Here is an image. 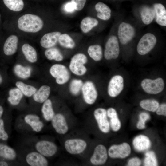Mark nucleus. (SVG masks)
<instances>
[{
    "instance_id": "f257e3e1",
    "label": "nucleus",
    "mask_w": 166,
    "mask_h": 166,
    "mask_svg": "<svg viewBox=\"0 0 166 166\" xmlns=\"http://www.w3.org/2000/svg\"><path fill=\"white\" fill-rule=\"evenodd\" d=\"M43 22L41 18L36 15L31 14L24 15L18 20V27L25 32L35 33L43 27Z\"/></svg>"
},
{
    "instance_id": "f03ea898",
    "label": "nucleus",
    "mask_w": 166,
    "mask_h": 166,
    "mask_svg": "<svg viewBox=\"0 0 166 166\" xmlns=\"http://www.w3.org/2000/svg\"><path fill=\"white\" fill-rule=\"evenodd\" d=\"M86 56L82 53H77L71 58L69 65V69L74 74L82 76L86 74L87 69L85 66L88 62Z\"/></svg>"
},
{
    "instance_id": "7ed1b4c3",
    "label": "nucleus",
    "mask_w": 166,
    "mask_h": 166,
    "mask_svg": "<svg viewBox=\"0 0 166 166\" xmlns=\"http://www.w3.org/2000/svg\"><path fill=\"white\" fill-rule=\"evenodd\" d=\"M88 145L87 141L80 138H69L64 142L65 150L72 155H78L82 153L87 149Z\"/></svg>"
},
{
    "instance_id": "20e7f679",
    "label": "nucleus",
    "mask_w": 166,
    "mask_h": 166,
    "mask_svg": "<svg viewBox=\"0 0 166 166\" xmlns=\"http://www.w3.org/2000/svg\"><path fill=\"white\" fill-rule=\"evenodd\" d=\"M157 42L156 36L151 33L144 34L140 38L137 46V51L141 55H146L151 51Z\"/></svg>"
},
{
    "instance_id": "39448f33",
    "label": "nucleus",
    "mask_w": 166,
    "mask_h": 166,
    "mask_svg": "<svg viewBox=\"0 0 166 166\" xmlns=\"http://www.w3.org/2000/svg\"><path fill=\"white\" fill-rule=\"evenodd\" d=\"M49 73L51 76L55 78L57 83L60 85L66 83L70 78V74L68 69L62 64L53 65L50 69Z\"/></svg>"
},
{
    "instance_id": "423d86ee",
    "label": "nucleus",
    "mask_w": 166,
    "mask_h": 166,
    "mask_svg": "<svg viewBox=\"0 0 166 166\" xmlns=\"http://www.w3.org/2000/svg\"><path fill=\"white\" fill-rule=\"evenodd\" d=\"M136 34L134 27L129 23L121 22L118 26L117 35L119 40L123 45H126L134 38Z\"/></svg>"
},
{
    "instance_id": "0eeeda50",
    "label": "nucleus",
    "mask_w": 166,
    "mask_h": 166,
    "mask_svg": "<svg viewBox=\"0 0 166 166\" xmlns=\"http://www.w3.org/2000/svg\"><path fill=\"white\" fill-rule=\"evenodd\" d=\"M141 85L144 90L150 94H158L161 92L164 87V81L161 77L154 80L145 78L142 80Z\"/></svg>"
},
{
    "instance_id": "6e6552de",
    "label": "nucleus",
    "mask_w": 166,
    "mask_h": 166,
    "mask_svg": "<svg viewBox=\"0 0 166 166\" xmlns=\"http://www.w3.org/2000/svg\"><path fill=\"white\" fill-rule=\"evenodd\" d=\"M120 49L118 38L115 35L110 36L105 45L104 56L105 59H115L118 57Z\"/></svg>"
},
{
    "instance_id": "1a4fd4ad",
    "label": "nucleus",
    "mask_w": 166,
    "mask_h": 166,
    "mask_svg": "<svg viewBox=\"0 0 166 166\" xmlns=\"http://www.w3.org/2000/svg\"><path fill=\"white\" fill-rule=\"evenodd\" d=\"M81 92L83 99L86 104L92 105L95 102L98 94L95 85L92 81H87L84 83Z\"/></svg>"
},
{
    "instance_id": "9d476101",
    "label": "nucleus",
    "mask_w": 166,
    "mask_h": 166,
    "mask_svg": "<svg viewBox=\"0 0 166 166\" xmlns=\"http://www.w3.org/2000/svg\"><path fill=\"white\" fill-rule=\"evenodd\" d=\"M93 115L100 131L104 133H108L110 128L107 110L102 108H97L94 110Z\"/></svg>"
},
{
    "instance_id": "9b49d317",
    "label": "nucleus",
    "mask_w": 166,
    "mask_h": 166,
    "mask_svg": "<svg viewBox=\"0 0 166 166\" xmlns=\"http://www.w3.org/2000/svg\"><path fill=\"white\" fill-rule=\"evenodd\" d=\"M35 148L37 151L46 158L53 156L58 150L57 147L55 143L46 140L37 141L35 144Z\"/></svg>"
},
{
    "instance_id": "f8f14e48",
    "label": "nucleus",
    "mask_w": 166,
    "mask_h": 166,
    "mask_svg": "<svg viewBox=\"0 0 166 166\" xmlns=\"http://www.w3.org/2000/svg\"><path fill=\"white\" fill-rule=\"evenodd\" d=\"M131 152V148L129 145L124 142L122 144L111 146L109 148L108 154L112 158L124 159L128 156Z\"/></svg>"
},
{
    "instance_id": "ddd939ff",
    "label": "nucleus",
    "mask_w": 166,
    "mask_h": 166,
    "mask_svg": "<svg viewBox=\"0 0 166 166\" xmlns=\"http://www.w3.org/2000/svg\"><path fill=\"white\" fill-rule=\"evenodd\" d=\"M52 125L59 134H66L69 130V127L66 117L63 114L58 113L55 114L51 121Z\"/></svg>"
},
{
    "instance_id": "4468645a",
    "label": "nucleus",
    "mask_w": 166,
    "mask_h": 166,
    "mask_svg": "<svg viewBox=\"0 0 166 166\" xmlns=\"http://www.w3.org/2000/svg\"><path fill=\"white\" fill-rule=\"evenodd\" d=\"M108 157V152L105 147L103 144L97 145L94 148L90 156L89 161L94 165H102L106 162Z\"/></svg>"
},
{
    "instance_id": "2eb2a0df",
    "label": "nucleus",
    "mask_w": 166,
    "mask_h": 166,
    "mask_svg": "<svg viewBox=\"0 0 166 166\" xmlns=\"http://www.w3.org/2000/svg\"><path fill=\"white\" fill-rule=\"evenodd\" d=\"M124 88V80L120 75H115L110 79L108 87V93L109 96L114 97L118 95Z\"/></svg>"
},
{
    "instance_id": "dca6fc26",
    "label": "nucleus",
    "mask_w": 166,
    "mask_h": 166,
    "mask_svg": "<svg viewBox=\"0 0 166 166\" xmlns=\"http://www.w3.org/2000/svg\"><path fill=\"white\" fill-rule=\"evenodd\" d=\"M26 163L31 166H47L49 162L46 157L37 151L28 153L25 158Z\"/></svg>"
},
{
    "instance_id": "f3484780",
    "label": "nucleus",
    "mask_w": 166,
    "mask_h": 166,
    "mask_svg": "<svg viewBox=\"0 0 166 166\" xmlns=\"http://www.w3.org/2000/svg\"><path fill=\"white\" fill-rule=\"evenodd\" d=\"M24 120L26 123L35 132H39L44 128V125L43 122L37 115L31 114H27L25 116Z\"/></svg>"
},
{
    "instance_id": "a211bd4d",
    "label": "nucleus",
    "mask_w": 166,
    "mask_h": 166,
    "mask_svg": "<svg viewBox=\"0 0 166 166\" xmlns=\"http://www.w3.org/2000/svg\"><path fill=\"white\" fill-rule=\"evenodd\" d=\"M61 33L55 31L47 33L44 35L40 41L42 47L45 48L53 47L57 43Z\"/></svg>"
},
{
    "instance_id": "6ab92c4d",
    "label": "nucleus",
    "mask_w": 166,
    "mask_h": 166,
    "mask_svg": "<svg viewBox=\"0 0 166 166\" xmlns=\"http://www.w3.org/2000/svg\"><path fill=\"white\" fill-rule=\"evenodd\" d=\"M132 144L135 149L139 152L144 151L148 149L151 145L149 138L143 135L136 136L133 140Z\"/></svg>"
},
{
    "instance_id": "aec40b11",
    "label": "nucleus",
    "mask_w": 166,
    "mask_h": 166,
    "mask_svg": "<svg viewBox=\"0 0 166 166\" xmlns=\"http://www.w3.org/2000/svg\"><path fill=\"white\" fill-rule=\"evenodd\" d=\"M18 38L15 35L10 36L5 41L3 50L4 54L7 56L14 54L16 52L18 45Z\"/></svg>"
},
{
    "instance_id": "412c9836",
    "label": "nucleus",
    "mask_w": 166,
    "mask_h": 166,
    "mask_svg": "<svg viewBox=\"0 0 166 166\" xmlns=\"http://www.w3.org/2000/svg\"><path fill=\"white\" fill-rule=\"evenodd\" d=\"M153 8L155 13L156 22L160 26H166V10L161 3H156L153 5Z\"/></svg>"
},
{
    "instance_id": "4be33fe9",
    "label": "nucleus",
    "mask_w": 166,
    "mask_h": 166,
    "mask_svg": "<svg viewBox=\"0 0 166 166\" xmlns=\"http://www.w3.org/2000/svg\"><path fill=\"white\" fill-rule=\"evenodd\" d=\"M107 113L109 119L110 128L113 131H118L121 128V124L116 111L113 108L110 107L107 110Z\"/></svg>"
},
{
    "instance_id": "5701e85b",
    "label": "nucleus",
    "mask_w": 166,
    "mask_h": 166,
    "mask_svg": "<svg viewBox=\"0 0 166 166\" xmlns=\"http://www.w3.org/2000/svg\"><path fill=\"white\" fill-rule=\"evenodd\" d=\"M50 93V87L47 85H43L33 94V98L37 102L43 103L48 99Z\"/></svg>"
},
{
    "instance_id": "b1692460",
    "label": "nucleus",
    "mask_w": 166,
    "mask_h": 166,
    "mask_svg": "<svg viewBox=\"0 0 166 166\" xmlns=\"http://www.w3.org/2000/svg\"><path fill=\"white\" fill-rule=\"evenodd\" d=\"M95 9L97 12V17L104 20H109L111 17V10L109 7L103 2H99L95 5Z\"/></svg>"
},
{
    "instance_id": "393cba45",
    "label": "nucleus",
    "mask_w": 166,
    "mask_h": 166,
    "mask_svg": "<svg viewBox=\"0 0 166 166\" xmlns=\"http://www.w3.org/2000/svg\"><path fill=\"white\" fill-rule=\"evenodd\" d=\"M140 16L142 22L146 25L151 24L155 18V13L153 8L145 6L140 11Z\"/></svg>"
},
{
    "instance_id": "a878e982",
    "label": "nucleus",
    "mask_w": 166,
    "mask_h": 166,
    "mask_svg": "<svg viewBox=\"0 0 166 166\" xmlns=\"http://www.w3.org/2000/svg\"><path fill=\"white\" fill-rule=\"evenodd\" d=\"M43 103L41 111L43 118L47 121H50L55 114L52 102L48 99Z\"/></svg>"
},
{
    "instance_id": "bb28decb",
    "label": "nucleus",
    "mask_w": 166,
    "mask_h": 166,
    "mask_svg": "<svg viewBox=\"0 0 166 166\" xmlns=\"http://www.w3.org/2000/svg\"><path fill=\"white\" fill-rule=\"evenodd\" d=\"M17 156V153L13 148L4 144L0 143V157L12 160L16 158Z\"/></svg>"
},
{
    "instance_id": "cd10ccee",
    "label": "nucleus",
    "mask_w": 166,
    "mask_h": 166,
    "mask_svg": "<svg viewBox=\"0 0 166 166\" xmlns=\"http://www.w3.org/2000/svg\"><path fill=\"white\" fill-rule=\"evenodd\" d=\"M22 50L26 58L30 62L34 63L37 61V52L32 46L28 44H25L22 46Z\"/></svg>"
},
{
    "instance_id": "c85d7f7f",
    "label": "nucleus",
    "mask_w": 166,
    "mask_h": 166,
    "mask_svg": "<svg viewBox=\"0 0 166 166\" xmlns=\"http://www.w3.org/2000/svg\"><path fill=\"white\" fill-rule=\"evenodd\" d=\"M87 52L90 57L95 61H100L102 58V48L99 45H90L88 48Z\"/></svg>"
},
{
    "instance_id": "c756f323",
    "label": "nucleus",
    "mask_w": 166,
    "mask_h": 166,
    "mask_svg": "<svg viewBox=\"0 0 166 166\" xmlns=\"http://www.w3.org/2000/svg\"><path fill=\"white\" fill-rule=\"evenodd\" d=\"M98 24V21L96 19L87 17L84 18L81 21L80 28L83 33H86L89 32Z\"/></svg>"
},
{
    "instance_id": "7c9ffc66",
    "label": "nucleus",
    "mask_w": 166,
    "mask_h": 166,
    "mask_svg": "<svg viewBox=\"0 0 166 166\" xmlns=\"http://www.w3.org/2000/svg\"><path fill=\"white\" fill-rule=\"evenodd\" d=\"M9 97L7 100L12 105H17L20 102L22 98L23 94L18 88L11 89L9 92Z\"/></svg>"
},
{
    "instance_id": "2f4dec72",
    "label": "nucleus",
    "mask_w": 166,
    "mask_h": 166,
    "mask_svg": "<svg viewBox=\"0 0 166 166\" xmlns=\"http://www.w3.org/2000/svg\"><path fill=\"white\" fill-rule=\"evenodd\" d=\"M45 55L49 60L60 61H62L64 58L63 55L60 50L54 47H51L46 49L45 52Z\"/></svg>"
},
{
    "instance_id": "473e14b6",
    "label": "nucleus",
    "mask_w": 166,
    "mask_h": 166,
    "mask_svg": "<svg viewBox=\"0 0 166 166\" xmlns=\"http://www.w3.org/2000/svg\"><path fill=\"white\" fill-rule=\"evenodd\" d=\"M140 106L143 109L152 112H156L159 105V102L153 99H146L141 100Z\"/></svg>"
},
{
    "instance_id": "72a5a7b5",
    "label": "nucleus",
    "mask_w": 166,
    "mask_h": 166,
    "mask_svg": "<svg viewBox=\"0 0 166 166\" xmlns=\"http://www.w3.org/2000/svg\"><path fill=\"white\" fill-rule=\"evenodd\" d=\"M15 85L23 94L27 97L32 96L36 91V89L34 87L25 84L22 81H18Z\"/></svg>"
},
{
    "instance_id": "f704fd0d",
    "label": "nucleus",
    "mask_w": 166,
    "mask_h": 166,
    "mask_svg": "<svg viewBox=\"0 0 166 166\" xmlns=\"http://www.w3.org/2000/svg\"><path fill=\"white\" fill-rule=\"evenodd\" d=\"M14 72L16 75L22 79L29 77L31 75V69L28 66H23L20 64H17L14 68Z\"/></svg>"
},
{
    "instance_id": "c9c22d12",
    "label": "nucleus",
    "mask_w": 166,
    "mask_h": 166,
    "mask_svg": "<svg viewBox=\"0 0 166 166\" xmlns=\"http://www.w3.org/2000/svg\"><path fill=\"white\" fill-rule=\"evenodd\" d=\"M4 5L10 10L14 11H19L23 8V0H3Z\"/></svg>"
},
{
    "instance_id": "e433bc0d",
    "label": "nucleus",
    "mask_w": 166,
    "mask_h": 166,
    "mask_svg": "<svg viewBox=\"0 0 166 166\" xmlns=\"http://www.w3.org/2000/svg\"><path fill=\"white\" fill-rule=\"evenodd\" d=\"M83 82L80 79H74L71 80L69 85V89L73 96L78 95L81 91Z\"/></svg>"
},
{
    "instance_id": "4c0bfd02",
    "label": "nucleus",
    "mask_w": 166,
    "mask_h": 166,
    "mask_svg": "<svg viewBox=\"0 0 166 166\" xmlns=\"http://www.w3.org/2000/svg\"><path fill=\"white\" fill-rule=\"evenodd\" d=\"M58 41L61 46L65 48L72 49L75 46V43L72 38L68 34H61Z\"/></svg>"
},
{
    "instance_id": "58836bf2",
    "label": "nucleus",
    "mask_w": 166,
    "mask_h": 166,
    "mask_svg": "<svg viewBox=\"0 0 166 166\" xmlns=\"http://www.w3.org/2000/svg\"><path fill=\"white\" fill-rule=\"evenodd\" d=\"M145 157L144 161L145 166H156L158 163L155 153L152 151L147 152L145 154Z\"/></svg>"
},
{
    "instance_id": "ea45409f",
    "label": "nucleus",
    "mask_w": 166,
    "mask_h": 166,
    "mask_svg": "<svg viewBox=\"0 0 166 166\" xmlns=\"http://www.w3.org/2000/svg\"><path fill=\"white\" fill-rule=\"evenodd\" d=\"M139 120L137 124V127L139 129H143L145 128V122L150 118V115L147 113L143 112L139 115Z\"/></svg>"
},
{
    "instance_id": "a19ab883",
    "label": "nucleus",
    "mask_w": 166,
    "mask_h": 166,
    "mask_svg": "<svg viewBox=\"0 0 166 166\" xmlns=\"http://www.w3.org/2000/svg\"><path fill=\"white\" fill-rule=\"evenodd\" d=\"M8 138V134L5 128L4 121L1 118L0 119V140L6 141Z\"/></svg>"
},
{
    "instance_id": "79ce46f5",
    "label": "nucleus",
    "mask_w": 166,
    "mask_h": 166,
    "mask_svg": "<svg viewBox=\"0 0 166 166\" xmlns=\"http://www.w3.org/2000/svg\"><path fill=\"white\" fill-rule=\"evenodd\" d=\"M86 0H71L72 2L74 5L75 10L80 11L84 8Z\"/></svg>"
},
{
    "instance_id": "37998d69",
    "label": "nucleus",
    "mask_w": 166,
    "mask_h": 166,
    "mask_svg": "<svg viewBox=\"0 0 166 166\" xmlns=\"http://www.w3.org/2000/svg\"><path fill=\"white\" fill-rule=\"evenodd\" d=\"M157 114L159 115L166 116V104L163 103L159 105L156 111Z\"/></svg>"
},
{
    "instance_id": "c03bdc74",
    "label": "nucleus",
    "mask_w": 166,
    "mask_h": 166,
    "mask_svg": "<svg viewBox=\"0 0 166 166\" xmlns=\"http://www.w3.org/2000/svg\"><path fill=\"white\" fill-rule=\"evenodd\" d=\"M141 163V160L137 157L132 158L130 159L128 161L127 166H139Z\"/></svg>"
},
{
    "instance_id": "a18cd8bd",
    "label": "nucleus",
    "mask_w": 166,
    "mask_h": 166,
    "mask_svg": "<svg viewBox=\"0 0 166 166\" xmlns=\"http://www.w3.org/2000/svg\"><path fill=\"white\" fill-rule=\"evenodd\" d=\"M65 10L67 12H72L75 10V6L71 2H68L65 6Z\"/></svg>"
},
{
    "instance_id": "49530a36",
    "label": "nucleus",
    "mask_w": 166,
    "mask_h": 166,
    "mask_svg": "<svg viewBox=\"0 0 166 166\" xmlns=\"http://www.w3.org/2000/svg\"><path fill=\"white\" fill-rule=\"evenodd\" d=\"M9 164L6 161L3 160L0 161V166H8Z\"/></svg>"
},
{
    "instance_id": "de8ad7c7",
    "label": "nucleus",
    "mask_w": 166,
    "mask_h": 166,
    "mask_svg": "<svg viewBox=\"0 0 166 166\" xmlns=\"http://www.w3.org/2000/svg\"><path fill=\"white\" fill-rule=\"evenodd\" d=\"M4 113V109L3 107L0 105V119L2 118Z\"/></svg>"
},
{
    "instance_id": "09e8293b",
    "label": "nucleus",
    "mask_w": 166,
    "mask_h": 166,
    "mask_svg": "<svg viewBox=\"0 0 166 166\" xmlns=\"http://www.w3.org/2000/svg\"><path fill=\"white\" fill-rule=\"evenodd\" d=\"M2 81H3L2 77L1 74H0V85L2 83Z\"/></svg>"
},
{
    "instance_id": "8fccbe9b",
    "label": "nucleus",
    "mask_w": 166,
    "mask_h": 166,
    "mask_svg": "<svg viewBox=\"0 0 166 166\" xmlns=\"http://www.w3.org/2000/svg\"></svg>"
}]
</instances>
